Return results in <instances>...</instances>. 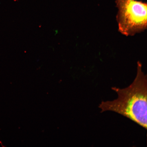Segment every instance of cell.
<instances>
[{"label": "cell", "mask_w": 147, "mask_h": 147, "mask_svg": "<svg viewBox=\"0 0 147 147\" xmlns=\"http://www.w3.org/2000/svg\"><path fill=\"white\" fill-rule=\"evenodd\" d=\"M118 9L116 16L119 32L126 36H134L146 30V3L136 0H116Z\"/></svg>", "instance_id": "cell-2"}, {"label": "cell", "mask_w": 147, "mask_h": 147, "mask_svg": "<svg viewBox=\"0 0 147 147\" xmlns=\"http://www.w3.org/2000/svg\"><path fill=\"white\" fill-rule=\"evenodd\" d=\"M147 83L146 75L142 71V64L138 62L137 74L133 83L124 89L112 87L118 97L113 101L102 102L99 106L101 113L115 112L146 129Z\"/></svg>", "instance_id": "cell-1"}]
</instances>
